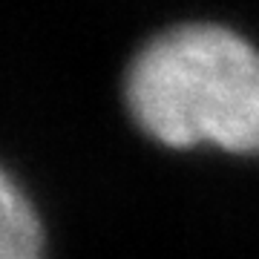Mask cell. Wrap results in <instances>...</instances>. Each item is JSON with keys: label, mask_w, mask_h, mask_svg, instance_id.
<instances>
[{"label": "cell", "mask_w": 259, "mask_h": 259, "mask_svg": "<svg viewBox=\"0 0 259 259\" xmlns=\"http://www.w3.org/2000/svg\"><path fill=\"white\" fill-rule=\"evenodd\" d=\"M127 104L139 127L167 147L210 141L259 153V52L213 23L167 29L130 66Z\"/></svg>", "instance_id": "6da1fadb"}, {"label": "cell", "mask_w": 259, "mask_h": 259, "mask_svg": "<svg viewBox=\"0 0 259 259\" xmlns=\"http://www.w3.org/2000/svg\"><path fill=\"white\" fill-rule=\"evenodd\" d=\"M0 259H44V233L37 213L9 173L0 187Z\"/></svg>", "instance_id": "7a4b0ae2"}]
</instances>
